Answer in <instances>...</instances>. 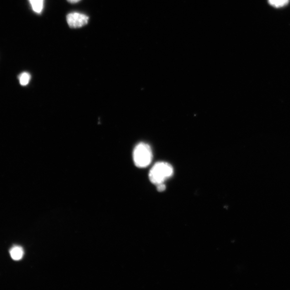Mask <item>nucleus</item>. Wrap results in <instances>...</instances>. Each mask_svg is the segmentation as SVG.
Listing matches in <instances>:
<instances>
[{
    "label": "nucleus",
    "instance_id": "obj_1",
    "mask_svg": "<svg viewBox=\"0 0 290 290\" xmlns=\"http://www.w3.org/2000/svg\"><path fill=\"white\" fill-rule=\"evenodd\" d=\"M174 169L169 163L160 162L155 164L150 171L149 178L151 182L159 184L164 183L165 180L173 175Z\"/></svg>",
    "mask_w": 290,
    "mask_h": 290
},
{
    "label": "nucleus",
    "instance_id": "obj_2",
    "mask_svg": "<svg viewBox=\"0 0 290 290\" xmlns=\"http://www.w3.org/2000/svg\"><path fill=\"white\" fill-rule=\"evenodd\" d=\"M152 151L148 145L140 143L134 148L133 158L134 163L139 168H145L151 163L152 160Z\"/></svg>",
    "mask_w": 290,
    "mask_h": 290
},
{
    "label": "nucleus",
    "instance_id": "obj_3",
    "mask_svg": "<svg viewBox=\"0 0 290 290\" xmlns=\"http://www.w3.org/2000/svg\"><path fill=\"white\" fill-rule=\"evenodd\" d=\"M89 18L84 14L72 13L67 16V22L72 28H79L84 27L89 22Z\"/></svg>",
    "mask_w": 290,
    "mask_h": 290
},
{
    "label": "nucleus",
    "instance_id": "obj_4",
    "mask_svg": "<svg viewBox=\"0 0 290 290\" xmlns=\"http://www.w3.org/2000/svg\"><path fill=\"white\" fill-rule=\"evenodd\" d=\"M10 256L14 260H19L24 255V251L21 247L14 246L10 251Z\"/></svg>",
    "mask_w": 290,
    "mask_h": 290
},
{
    "label": "nucleus",
    "instance_id": "obj_5",
    "mask_svg": "<svg viewBox=\"0 0 290 290\" xmlns=\"http://www.w3.org/2000/svg\"><path fill=\"white\" fill-rule=\"evenodd\" d=\"M33 11L37 14H40L44 7V0H29Z\"/></svg>",
    "mask_w": 290,
    "mask_h": 290
},
{
    "label": "nucleus",
    "instance_id": "obj_6",
    "mask_svg": "<svg viewBox=\"0 0 290 290\" xmlns=\"http://www.w3.org/2000/svg\"><path fill=\"white\" fill-rule=\"evenodd\" d=\"M18 80L20 85L27 86L31 80V75L28 72H23L19 75Z\"/></svg>",
    "mask_w": 290,
    "mask_h": 290
},
{
    "label": "nucleus",
    "instance_id": "obj_7",
    "mask_svg": "<svg viewBox=\"0 0 290 290\" xmlns=\"http://www.w3.org/2000/svg\"><path fill=\"white\" fill-rule=\"evenodd\" d=\"M289 1L290 0H268L269 3L272 6L276 8H280L286 6Z\"/></svg>",
    "mask_w": 290,
    "mask_h": 290
},
{
    "label": "nucleus",
    "instance_id": "obj_8",
    "mask_svg": "<svg viewBox=\"0 0 290 290\" xmlns=\"http://www.w3.org/2000/svg\"><path fill=\"white\" fill-rule=\"evenodd\" d=\"M157 189L159 191H163L165 189V185L163 183L157 185Z\"/></svg>",
    "mask_w": 290,
    "mask_h": 290
},
{
    "label": "nucleus",
    "instance_id": "obj_9",
    "mask_svg": "<svg viewBox=\"0 0 290 290\" xmlns=\"http://www.w3.org/2000/svg\"><path fill=\"white\" fill-rule=\"evenodd\" d=\"M67 1H68V2L71 3H75L79 2L80 1H81V0H67Z\"/></svg>",
    "mask_w": 290,
    "mask_h": 290
}]
</instances>
